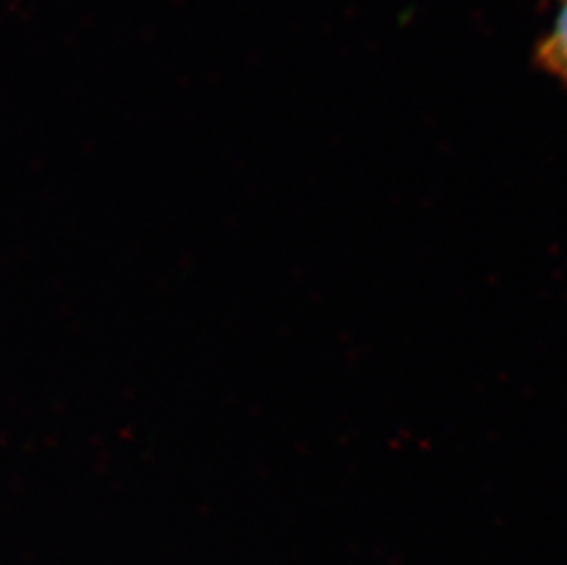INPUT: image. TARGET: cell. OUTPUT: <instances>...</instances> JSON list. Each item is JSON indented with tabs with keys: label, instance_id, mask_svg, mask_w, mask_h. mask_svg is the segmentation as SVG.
Segmentation results:
<instances>
[{
	"label": "cell",
	"instance_id": "obj_1",
	"mask_svg": "<svg viewBox=\"0 0 567 565\" xmlns=\"http://www.w3.org/2000/svg\"><path fill=\"white\" fill-rule=\"evenodd\" d=\"M535 61L553 80L567 86V0L558 2L551 27L536 44Z\"/></svg>",
	"mask_w": 567,
	"mask_h": 565
}]
</instances>
